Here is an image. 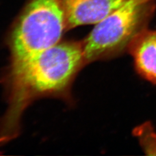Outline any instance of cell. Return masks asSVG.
<instances>
[{
    "label": "cell",
    "instance_id": "obj_3",
    "mask_svg": "<svg viewBox=\"0 0 156 156\" xmlns=\"http://www.w3.org/2000/svg\"><path fill=\"white\" fill-rule=\"evenodd\" d=\"M65 30V0H30L12 34V66L57 44Z\"/></svg>",
    "mask_w": 156,
    "mask_h": 156
},
{
    "label": "cell",
    "instance_id": "obj_6",
    "mask_svg": "<svg viewBox=\"0 0 156 156\" xmlns=\"http://www.w3.org/2000/svg\"><path fill=\"white\" fill-rule=\"evenodd\" d=\"M134 131L145 153L147 155H156V132L151 124H142Z\"/></svg>",
    "mask_w": 156,
    "mask_h": 156
},
{
    "label": "cell",
    "instance_id": "obj_2",
    "mask_svg": "<svg viewBox=\"0 0 156 156\" xmlns=\"http://www.w3.org/2000/svg\"><path fill=\"white\" fill-rule=\"evenodd\" d=\"M155 10L156 0H126L95 24L82 42L85 64L128 51L135 38L147 29Z\"/></svg>",
    "mask_w": 156,
    "mask_h": 156
},
{
    "label": "cell",
    "instance_id": "obj_5",
    "mask_svg": "<svg viewBox=\"0 0 156 156\" xmlns=\"http://www.w3.org/2000/svg\"><path fill=\"white\" fill-rule=\"evenodd\" d=\"M138 74L156 84V29H145L131 44L128 51Z\"/></svg>",
    "mask_w": 156,
    "mask_h": 156
},
{
    "label": "cell",
    "instance_id": "obj_4",
    "mask_svg": "<svg viewBox=\"0 0 156 156\" xmlns=\"http://www.w3.org/2000/svg\"><path fill=\"white\" fill-rule=\"evenodd\" d=\"M126 0H65L67 29L96 24Z\"/></svg>",
    "mask_w": 156,
    "mask_h": 156
},
{
    "label": "cell",
    "instance_id": "obj_1",
    "mask_svg": "<svg viewBox=\"0 0 156 156\" xmlns=\"http://www.w3.org/2000/svg\"><path fill=\"white\" fill-rule=\"evenodd\" d=\"M85 64L82 42H66L12 66L3 139L11 138L16 133L23 111L34 99L66 90Z\"/></svg>",
    "mask_w": 156,
    "mask_h": 156
}]
</instances>
